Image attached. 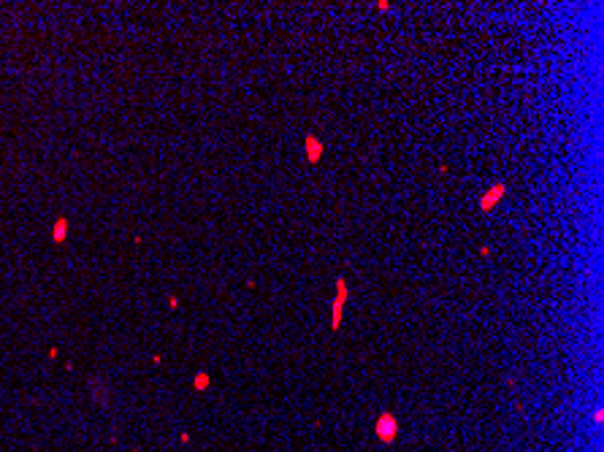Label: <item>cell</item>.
Masks as SVG:
<instances>
[{
  "label": "cell",
  "instance_id": "1",
  "mask_svg": "<svg viewBox=\"0 0 604 452\" xmlns=\"http://www.w3.org/2000/svg\"><path fill=\"white\" fill-rule=\"evenodd\" d=\"M374 433H377V439H380L382 444H393L396 436H398V420L393 417L390 412H382L380 417H377V422H374Z\"/></svg>",
  "mask_w": 604,
  "mask_h": 452
},
{
  "label": "cell",
  "instance_id": "8",
  "mask_svg": "<svg viewBox=\"0 0 604 452\" xmlns=\"http://www.w3.org/2000/svg\"><path fill=\"white\" fill-rule=\"evenodd\" d=\"M168 306H171V309H176V306H179V298H176V295H171V298H168Z\"/></svg>",
  "mask_w": 604,
  "mask_h": 452
},
{
  "label": "cell",
  "instance_id": "3",
  "mask_svg": "<svg viewBox=\"0 0 604 452\" xmlns=\"http://www.w3.org/2000/svg\"><path fill=\"white\" fill-rule=\"evenodd\" d=\"M322 152H325V147H322L320 138L312 136V133H306V138H304V157H306V163L317 165V163H320V157H322Z\"/></svg>",
  "mask_w": 604,
  "mask_h": 452
},
{
  "label": "cell",
  "instance_id": "7",
  "mask_svg": "<svg viewBox=\"0 0 604 452\" xmlns=\"http://www.w3.org/2000/svg\"><path fill=\"white\" fill-rule=\"evenodd\" d=\"M209 385H212V376H209V374H203V371H201V374H195V379H192V387H195V390H206Z\"/></svg>",
  "mask_w": 604,
  "mask_h": 452
},
{
  "label": "cell",
  "instance_id": "4",
  "mask_svg": "<svg viewBox=\"0 0 604 452\" xmlns=\"http://www.w3.org/2000/svg\"><path fill=\"white\" fill-rule=\"evenodd\" d=\"M65 239H68V219L60 217V219H55V225H52V241H55V244H63Z\"/></svg>",
  "mask_w": 604,
  "mask_h": 452
},
{
  "label": "cell",
  "instance_id": "5",
  "mask_svg": "<svg viewBox=\"0 0 604 452\" xmlns=\"http://www.w3.org/2000/svg\"><path fill=\"white\" fill-rule=\"evenodd\" d=\"M342 317H344V303L331 301V331H339V328H342Z\"/></svg>",
  "mask_w": 604,
  "mask_h": 452
},
{
  "label": "cell",
  "instance_id": "6",
  "mask_svg": "<svg viewBox=\"0 0 604 452\" xmlns=\"http://www.w3.org/2000/svg\"><path fill=\"white\" fill-rule=\"evenodd\" d=\"M347 298H350L347 279H336V295H333V301H339V303H347Z\"/></svg>",
  "mask_w": 604,
  "mask_h": 452
},
{
  "label": "cell",
  "instance_id": "2",
  "mask_svg": "<svg viewBox=\"0 0 604 452\" xmlns=\"http://www.w3.org/2000/svg\"><path fill=\"white\" fill-rule=\"evenodd\" d=\"M507 195V184H501V181H496V184H490L488 190L479 195V211H493L496 203H501V198Z\"/></svg>",
  "mask_w": 604,
  "mask_h": 452
}]
</instances>
